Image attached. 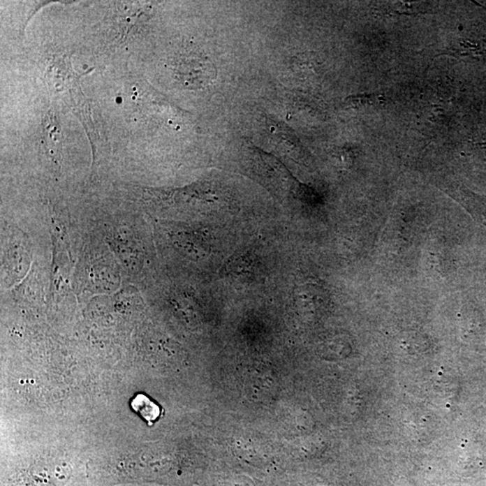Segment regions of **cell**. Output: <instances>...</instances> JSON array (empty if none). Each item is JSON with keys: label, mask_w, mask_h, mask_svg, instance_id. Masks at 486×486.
<instances>
[{"label": "cell", "mask_w": 486, "mask_h": 486, "mask_svg": "<svg viewBox=\"0 0 486 486\" xmlns=\"http://www.w3.org/2000/svg\"><path fill=\"white\" fill-rule=\"evenodd\" d=\"M383 8H385V11L392 12V13H399V14H417L418 13L419 8L418 6L411 4V3H395V4L384 5Z\"/></svg>", "instance_id": "3"}, {"label": "cell", "mask_w": 486, "mask_h": 486, "mask_svg": "<svg viewBox=\"0 0 486 486\" xmlns=\"http://www.w3.org/2000/svg\"><path fill=\"white\" fill-rule=\"evenodd\" d=\"M132 407L143 419L147 420L149 425L160 416V408L145 395H137L132 402Z\"/></svg>", "instance_id": "1"}, {"label": "cell", "mask_w": 486, "mask_h": 486, "mask_svg": "<svg viewBox=\"0 0 486 486\" xmlns=\"http://www.w3.org/2000/svg\"><path fill=\"white\" fill-rule=\"evenodd\" d=\"M385 103V96L384 95H358L350 96L346 101L345 104L351 108L364 107V105H382Z\"/></svg>", "instance_id": "2"}]
</instances>
